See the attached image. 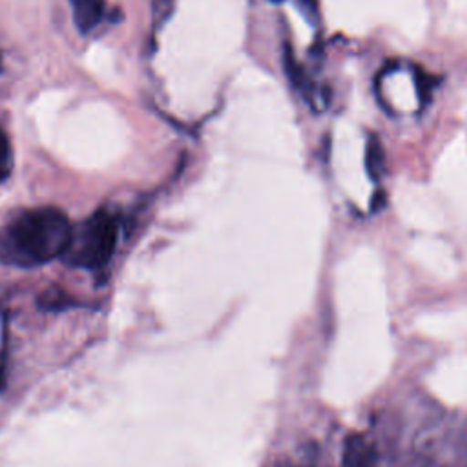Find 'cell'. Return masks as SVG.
Returning <instances> with one entry per match:
<instances>
[{
	"mask_svg": "<svg viewBox=\"0 0 467 467\" xmlns=\"http://www.w3.org/2000/svg\"><path fill=\"white\" fill-rule=\"evenodd\" d=\"M73 226L53 206L35 208L15 217L0 232V259L16 266H38L62 257Z\"/></svg>",
	"mask_w": 467,
	"mask_h": 467,
	"instance_id": "6da1fadb",
	"label": "cell"
},
{
	"mask_svg": "<svg viewBox=\"0 0 467 467\" xmlns=\"http://www.w3.org/2000/svg\"><path fill=\"white\" fill-rule=\"evenodd\" d=\"M117 219L106 210H97L80 226L73 228L67 250L62 257L73 266L89 270L100 268L111 259L117 246Z\"/></svg>",
	"mask_w": 467,
	"mask_h": 467,
	"instance_id": "7a4b0ae2",
	"label": "cell"
},
{
	"mask_svg": "<svg viewBox=\"0 0 467 467\" xmlns=\"http://www.w3.org/2000/svg\"><path fill=\"white\" fill-rule=\"evenodd\" d=\"M378 452L365 434H350L343 443L341 467H376Z\"/></svg>",
	"mask_w": 467,
	"mask_h": 467,
	"instance_id": "3957f363",
	"label": "cell"
},
{
	"mask_svg": "<svg viewBox=\"0 0 467 467\" xmlns=\"http://www.w3.org/2000/svg\"><path fill=\"white\" fill-rule=\"evenodd\" d=\"M73 22L80 33H89L102 18L104 0H69Z\"/></svg>",
	"mask_w": 467,
	"mask_h": 467,
	"instance_id": "277c9868",
	"label": "cell"
},
{
	"mask_svg": "<svg viewBox=\"0 0 467 467\" xmlns=\"http://www.w3.org/2000/svg\"><path fill=\"white\" fill-rule=\"evenodd\" d=\"M383 164H385V155H383V148L379 144V140L376 137L368 139L367 150H365V166L368 175L376 181L379 179L381 171H383Z\"/></svg>",
	"mask_w": 467,
	"mask_h": 467,
	"instance_id": "5b68a950",
	"label": "cell"
},
{
	"mask_svg": "<svg viewBox=\"0 0 467 467\" xmlns=\"http://www.w3.org/2000/svg\"><path fill=\"white\" fill-rule=\"evenodd\" d=\"M11 170H13L11 144L5 137V133L0 130V182L11 175Z\"/></svg>",
	"mask_w": 467,
	"mask_h": 467,
	"instance_id": "8992f818",
	"label": "cell"
},
{
	"mask_svg": "<svg viewBox=\"0 0 467 467\" xmlns=\"http://www.w3.org/2000/svg\"><path fill=\"white\" fill-rule=\"evenodd\" d=\"M285 66H286V73H288V77H290V80L305 93L306 91V77H305V73H303V69L299 67V64L294 60V57H292V53L290 51H286V58H285Z\"/></svg>",
	"mask_w": 467,
	"mask_h": 467,
	"instance_id": "52a82bcc",
	"label": "cell"
},
{
	"mask_svg": "<svg viewBox=\"0 0 467 467\" xmlns=\"http://www.w3.org/2000/svg\"><path fill=\"white\" fill-rule=\"evenodd\" d=\"M268 467H297L296 463H292L290 460H286V458H281V460H275V462H272Z\"/></svg>",
	"mask_w": 467,
	"mask_h": 467,
	"instance_id": "ba28073f",
	"label": "cell"
}]
</instances>
